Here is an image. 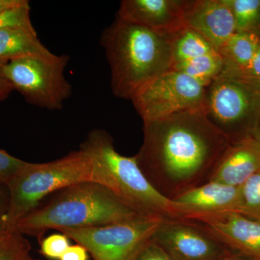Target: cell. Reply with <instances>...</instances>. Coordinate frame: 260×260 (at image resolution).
<instances>
[{"label":"cell","instance_id":"cell-1","mask_svg":"<svg viewBox=\"0 0 260 260\" xmlns=\"http://www.w3.org/2000/svg\"><path fill=\"white\" fill-rule=\"evenodd\" d=\"M231 140L207 117L205 109L143 122L135 155L142 172L162 196H178L208 182Z\"/></svg>","mask_w":260,"mask_h":260},{"label":"cell","instance_id":"cell-2","mask_svg":"<svg viewBox=\"0 0 260 260\" xmlns=\"http://www.w3.org/2000/svg\"><path fill=\"white\" fill-rule=\"evenodd\" d=\"M174 36V35H173ZM173 36L162 35L116 18L102 32L114 96L129 99L174 66Z\"/></svg>","mask_w":260,"mask_h":260},{"label":"cell","instance_id":"cell-3","mask_svg":"<svg viewBox=\"0 0 260 260\" xmlns=\"http://www.w3.org/2000/svg\"><path fill=\"white\" fill-rule=\"evenodd\" d=\"M80 149L90 160L91 181L107 188L140 216L184 220L180 206L153 187L135 155L125 156L116 150L112 136L105 130L92 129Z\"/></svg>","mask_w":260,"mask_h":260},{"label":"cell","instance_id":"cell-4","mask_svg":"<svg viewBox=\"0 0 260 260\" xmlns=\"http://www.w3.org/2000/svg\"><path fill=\"white\" fill-rule=\"evenodd\" d=\"M46 199L16 224L15 231L40 239L50 229L103 226L140 216L107 188L92 181L72 184Z\"/></svg>","mask_w":260,"mask_h":260},{"label":"cell","instance_id":"cell-5","mask_svg":"<svg viewBox=\"0 0 260 260\" xmlns=\"http://www.w3.org/2000/svg\"><path fill=\"white\" fill-rule=\"evenodd\" d=\"M85 181H91L90 160L80 149L50 162H25L6 186L5 229L15 231L16 224L43 200L63 188Z\"/></svg>","mask_w":260,"mask_h":260},{"label":"cell","instance_id":"cell-6","mask_svg":"<svg viewBox=\"0 0 260 260\" xmlns=\"http://www.w3.org/2000/svg\"><path fill=\"white\" fill-rule=\"evenodd\" d=\"M205 114L231 141L260 134V80L221 73L206 89Z\"/></svg>","mask_w":260,"mask_h":260},{"label":"cell","instance_id":"cell-7","mask_svg":"<svg viewBox=\"0 0 260 260\" xmlns=\"http://www.w3.org/2000/svg\"><path fill=\"white\" fill-rule=\"evenodd\" d=\"M69 62L67 54L51 53L8 61L2 65V70L13 89L28 104L59 110L73 93L71 84L65 76Z\"/></svg>","mask_w":260,"mask_h":260},{"label":"cell","instance_id":"cell-8","mask_svg":"<svg viewBox=\"0 0 260 260\" xmlns=\"http://www.w3.org/2000/svg\"><path fill=\"white\" fill-rule=\"evenodd\" d=\"M162 220L138 216L103 226L59 231L83 246L93 260H132Z\"/></svg>","mask_w":260,"mask_h":260},{"label":"cell","instance_id":"cell-9","mask_svg":"<svg viewBox=\"0 0 260 260\" xmlns=\"http://www.w3.org/2000/svg\"><path fill=\"white\" fill-rule=\"evenodd\" d=\"M206 89L184 73L172 70L147 84L131 101L143 122H147L205 109Z\"/></svg>","mask_w":260,"mask_h":260},{"label":"cell","instance_id":"cell-10","mask_svg":"<svg viewBox=\"0 0 260 260\" xmlns=\"http://www.w3.org/2000/svg\"><path fill=\"white\" fill-rule=\"evenodd\" d=\"M151 239L174 260H218L232 251L188 220H162Z\"/></svg>","mask_w":260,"mask_h":260},{"label":"cell","instance_id":"cell-11","mask_svg":"<svg viewBox=\"0 0 260 260\" xmlns=\"http://www.w3.org/2000/svg\"><path fill=\"white\" fill-rule=\"evenodd\" d=\"M185 220L203 227L231 250L260 260V220L238 212L194 214Z\"/></svg>","mask_w":260,"mask_h":260},{"label":"cell","instance_id":"cell-12","mask_svg":"<svg viewBox=\"0 0 260 260\" xmlns=\"http://www.w3.org/2000/svg\"><path fill=\"white\" fill-rule=\"evenodd\" d=\"M191 2L192 0H123L117 17L162 35H175L186 27V15Z\"/></svg>","mask_w":260,"mask_h":260},{"label":"cell","instance_id":"cell-13","mask_svg":"<svg viewBox=\"0 0 260 260\" xmlns=\"http://www.w3.org/2000/svg\"><path fill=\"white\" fill-rule=\"evenodd\" d=\"M259 169L260 134L248 135L231 141L210 181L239 186Z\"/></svg>","mask_w":260,"mask_h":260},{"label":"cell","instance_id":"cell-14","mask_svg":"<svg viewBox=\"0 0 260 260\" xmlns=\"http://www.w3.org/2000/svg\"><path fill=\"white\" fill-rule=\"evenodd\" d=\"M186 23V27L199 32L217 51L237 31L226 0H192Z\"/></svg>","mask_w":260,"mask_h":260},{"label":"cell","instance_id":"cell-15","mask_svg":"<svg viewBox=\"0 0 260 260\" xmlns=\"http://www.w3.org/2000/svg\"><path fill=\"white\" fill-rule=\"evenodd\" d=\"M239 186L210 181L182 193L173 201L180 206L184 220L194 214L238 212Z\"/></svg>","mask_w":260,"mask_h":260},{"label":"cell","instance_id":"cell-16","mask_svg":"<svg viewBox=\"0 0 260 260\" xmlns=\"http://www.w3.org/2000/svg\"><path fill=\"white\" fill-rule=\"evenodd\" d=\"M51 53L38 37L35 28L12 27L0 30V64Z\"/></svg>","mask_w":260,"mask_h":260},{"label":"cell","instance_id":"cell-17","mask_svg":"<svg viewBox=\"0 0 260 260\" xmlns=\"http://www.w3.org/2000/svg\"><path fill=\"white\" fill-rule=\"evenodd\" d=\"M260 48V37L254 32L236 31L218 49L223 61L222 73H239L246 69Z\"/></svg>","mask_w":260,"mask_h":260},{"label":"cell","instance_id":"cell-18","mask_svg":"<svg viewBox=\"0 0 260 260\" xmlns=\"http://www.w3.org/2000/svg\"><path fill=\"white\" fill-rule=\"evenodd\" d=\"M223 68V59L218 51L177 63L173 70L184 73L208 88L221 75Z\"/></svg>","mask_w":260,"mask_h":260},{"label":"cell","instance_id":"cell-19","mask_svg":"<svg viewBox=\"0 0 260 260\" xmlns=\"http://www.w3.org/2000/svg\"><path fill=\"white\" fill-rule=\"evenodd\" d=\"M172 49L174 65L198 56L218 52L203 36L189 27L173 36Z\"/></svg>","mask_w":260,"mask_h":260},{"label":"cell","instance_id":"cell-20","mask_svg":"<svg viewBox=\"0 0 260 260\" xmlns=\"http://www.w3.org/2000/svg\"><path fill=\"white\" fill-rule=\"evenodd\" d=\"M235 20L237 31L254 32L260 37V0H226Z\"/></svg>","mask_w":260,"mask_h":260},{"label":"cell","instance_id":"cell-21","mask_svg":"<svg viewBox=\"0 0 260 260\" xmlns=\"http://www.w3.org/2000/svg\"><path fill=\"white\" fill-rule=\"evenodd\" d=\"M238 213L260 220V169L239 186Z\"/></svg>","mask_w":260,"mask_h":260},{"label":"cell","instance_id":"cell-22","mask_svg":"<svg viewBox=\"0 0 260 260\" xmlns=\"http://www.w3.org/2000/svg\"><path fill=\"white\" fill-rule=\"evenodd\" d=\"M30 251V243L17 231L0 235V260H26Z\"/></svg>","mask_w":260,"mask_h":260},{"label":"cell","instance_id":"cell-23","mask_svg":"<svg viewBox=\"0 0 260 260\" xmlns=\"http://www.w3.org/2000/svg\"><path fill=\"white\" fill-rule=\"evenodd\" d=\"M12 27L34 28L30 19V7L25 0L23 4L0 12V30Z\"/></svg>","mask_w":260,"mask_h":260},{"label":"cell","instance_id":"cell-24","mask_svg":"<svg viewBox=\"0 0 260 260\" xmlns=\"http://www.w3.org/2000/svg\"><path fill=\"white\" fill-rule=\"evenodd\" d=\"M70 246V239L66 235L54 234L41 242V253L49 259L59 260Z\"/></svg>","mask_w":260,"mask_h":260},{"label":"cell","instance_id":"cell-25","mask_svg":"<svg viewBox=\"0 0 260 260\" xmlns=\"http://www.w3.org/2000/svg\"><path fill=\"white\" fill-rule=\"evenodd\" d=\"M25 162L0 149V185L6 186Z\"/></svg>","mask_w":260,"mask_h":260},{"label":"cell","instance_id":"cell-26","mask_svg":"<svg viewBox=\"0 0 260 260\" xmlns=\"http://www.w3.org/2000/svg\"><path fill=\"white\" fill-rule=\"evenodd\" d=\"M132 260H174L151 238L145 243Z\"/></svg>","mask_w":260,"mask_h":260},{"label":"cell","instance_id":"cell-27","mask_svg":"<svg viewBox=\"0 0 260 260\" xmlns=\"http://www.w3.org/2000/svg\"><path fill=\"white\" fill-rule=\"evenodd\" d=\"M229 74H237L253 78V79L260 80V48L254 54L249 65L245 70L239 73H229Z\"/></svg>","mask_w":260,"mask_h":260},{"label":"cell","instance_id":"cell-28","mask_svg":"<svg viewBox=\"0 0 260 260\" xmlns=\"http://www.w3.org/2000/svg\"><path fill=\"white\" fill-rule=\"evenodd\" d=\"M59 260H88V252L80 244L70 245Z\"/></svg>","mask_w":260,"mask_h":260},{"label":"cell","instance_id":"cell-29","mask_svg":"<svg viewBox=\"0 0 260 260\" xmlns=\"http://www.w3.org/2000/svg\"><path fill=\"white\" fill-rule=\"evenodd\" d=\"M8 205V191L6 186L0 185V235L8 232L5 227V217Z\"/></svg>","mask_w":260,"mask_h":260},{"label":"cell","instance_id":"cell-30","mask_svg":"<svg viewBox=\"0 0 260 260\" xmlns=\"http://www.w3.org/2000/svg\"><path fill=\"white\" fill-rule=\"evenodd\" d=\"M2 65L0 64V102L5 100L14 90L11 84L3 74Z\"/></svg>","mask_w":260,"mask_h":260},{"label":"cell","instance_id":"cell-31","mask_svg":"<svg viewBox=\"0 0 260 260\" xmlns=\"http://www.w3.org/2000/svg\"><path fill=\"white\" fill-rule=\"evenodd\" d=\"M25 2V0H0V12L23 4Z\"/></svg>","mask_w":260,"mask_h":260},{"label":"cell","instance_id":"cell-32","mask_svg":"<svg viewBox=\"0 0 260 260\" xmlns=\"http://www.w3.org/2000/svg\"><path fill=\"white\" fill-rule=\"evenodd\" d=\"M218 260H253L241 253L232 251Z\"/></svg>","mask_w":260,"mask_h":260},{"label":"cell","instance_id":"cell-33","mask_svg":"<svg viewBox=\"0 0 260 260\" xmlns=\"http://www.w3.org/2000/svg\"><path fill=\"white\" fill-rule=\"evenodd\" d=\"M26 260H37V259H34V258L31 257V256H29L28 259H27Z\"/></svg>","mask_w":260,"mask_h":260},{"label":"cell","instance_id":"cell-34","mask_svg":"<svg viewBox=\"0 0 260 260\" xmlns=\"http://www.w3.org/2000/svg\"><path fill=\"white\" fill-rule=\"evenodd\" d=\"M259 129H260V124H259Z\"/></svg>","mask_w":260,"mask_h":260}]
</instances>
